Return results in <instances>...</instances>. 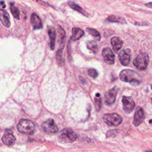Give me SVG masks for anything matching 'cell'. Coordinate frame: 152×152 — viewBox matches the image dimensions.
Returning <instances> with one entry per match:
<instances>
[{
    "instance_id": "3957f363",
    "label": "cell",
    "mask_w": 152,
    "mask_h": 152,
    "mask_svg": "<svg viewBox=\"0 0 152 152\" xmlns=\"http://www.w3.org/2000/svg\"><path fill=\"white\" fill-rule=\"evenodd\" d=\"M149 62L147 53L141 52L133 61L134 65L140 70H144L147 68Z\"/></svg>"
},
{
    "instance_id": "6da1fadb",
    "label": "cell",
    "mask_w": 152,
    "mask_h": 152,
    "mask_svg": "<svg viewBox=\"0 0 152 152\" xmlns=\"http://www.w3.org/2000/svg\"><path fill=\"white\" fill-rule=\"evenodd\" d=\"M120 79L124 82L130 83L135 85L139 84L141 82L140 75L134 71L124 69L119 74Z\"/></svg>"
},
{
    "instance_id": "9c48e42d",
    "label": "cell",
    "mask_w": 152,
    "mask_h": 152,
    "mask_svg": "<svg viewBox=\"0 0 152 152\" xmlns=\"http://www.w3.org/2000/svg\"><path fill=\"white\" fill-rule=\"evenodd\" d=\"M102 56L104 61L107 64L112 65L115 62V55L109 48H104L102 50Z\"/></svg>"
},
{
    "instance_id": "ac0fdd59",
    "label": "cell",
    "mask_w": 152,
    "mask_h": 152,
    "mask_svg": "<svg viewBox=\"0 0 152 152\" xmlns=\"http://www.w3.org/2000/svg\"><path fill=\"white\" fill-rule=\"evenodd\" d=\"M68 5H69V6L72 9H73L74 10H75V11H77L80 12L81 14H82L84 15H87V14H86V11H85L81 7H80V6L78 5L77 4H75L74 2H69V4H68Z\"/></svg>"
},
{
    "instance_id": "277c9868",
    "label": "cell",
    "mask_w": 152,
    "mask_h": 152,
    "mask_svg": "<svg viewBox=\"0 0 152 152\" xmlns=\"http://www.w3.org/2000/svg\"><path fill=\"white\" fill-rule=\"evenodd\" d=\"M77 134L71 129L65 128L61 131L59 140L61 142H72L76 140Z\"/></svg>"
},
{
    "instance_id": "4fadbf2b",
    "label": "cell",
    "mask_w": 152,
    "mask_h": 152,
    "mask_svg": "<svg viewBox=\"0 0 152 152\" xmlns=\"http://www.w3.org/2000/svg\"><path fill=\"white\" fill-rule=\"evenodd\" d=\"M31 24L34 30L40 29L43 26L40 18L35 13H33L31 15Z\"/></svg>"
},
{
    "instance_id": "52a82bcc",
    "label": "cell",
    "mask_w": 152,
    "mask_h": 152,
    "mask_svg": "<svg viewBox=\"0 0 152 152\" xmlns=\"http://www.w3.org/2000/svg\"><path fill=\"white\" fill-rule=\"evenodd\" d=\"M42 128L45 132L49 133H56L58 131V128L52 119H49L43 122Z\"/></svg>"
},
{
    "instance_id": "7402d4cb",
    "label": "cell",
    "mask_w": 152,
    "mask_h": 152,
    "mask_svg": "<svg viewBox=\"0 0 152 152\" xmlns=\"http://www.w3.org/2000/svg\"><path fill=\"white\" fill-rule=\"evenodd\" d=\"M94 102H95V106L97 110L100 109L101 107V99H100V95L99 93H97L96 95V97L94 98Z\"/></svg>"
},
{
    "instance_id": "484cf974",
    "label": "cell",
    "mask_w": 152,
    "mask_h": 152,
    "mask_svg": "<svg viewBox=\"0 0 152 152\" xmlns=\"http://www.w3.org/2000/svg\"><path fill=\"white\" fill-rule=\"evenodd\" d=\"M88 74L89 75V76H90L92 78H96L98 76V72L97 71L93 68H90L88 70Z\"/></svg>"
},
{
    "instance_id": "9a60e30c",
    "label": "cell",
    "mask_w": 152,
    "mask_h": 152,
    "mask_svg": "<svg viewBox=\"0 0 152 152\" xmlns=\"http://www.w3.org/2000/svg\"><path fill=\"white\" fill-rule=\"evenodd\" d=\"M110 43L113 49L115 52H118V50H119L123 45L122 40L118 37H113L111 39Z\"/></svg>"
},
{
    "instance_id": "83f0119b",
    "label": "cell",
    "mask_w": 152,
    "mask_h": 152,
    "mask_svg": "<svg viewBox=\"0 0 152 152\" xmlns=\"http://www.w3.org/2000/svg\"><path fill=\"white\" fill-rule=\"evenodd\" d=\"M1 6L2 9L5 8V2H4V1H1Z\"/></svg>"
},
{
    "instance_id": "7c38bea8",
    "label": "cell",
    "mask_w": 152,
    "mask_h": 152,
    "mask_svg": "<svg viewBox=\"0 0 152 152\" xmlns=\"http://www.w3.org/2000/svg\"><path fill=\"white\" fill-rule=\"evenodd\" d=\"M118 57L121 63L123 65H128L131 59V53L129 49H124L121 50L118 55Z\"/></svg>"
},
{
    "instance_id": "cb8c5ba5",
    "label": "cell",
    "mask_w": 152,
    "mask_h": 152,
    "mask_svg": "<svg viewBox=\"0 0 152 152\" xmlns=\"http://www.w3.org/2000/svg\"><path fill=\"white\" fill-rule=\"evenodd\" d=\"M87 31L93 36L94 37H99V38H100V33H99V31L94 29V28H87Z\"/></svg>"
},
{
    "instance_id": "2e32d148",
    "label": "cell",
    "mask_w": 152,
    "mask_h": 152,
    "mask_svg": "<svg viewBox=\"0 0 152 152\" xmlns=\"http://www.w3.org/2000/svg\"><path fill=\"white\" fill-rule=\"evenodd\" d=\"M48 31V34L50 40V48L52 50H53L55 49V43L56 40V31H55V29L52 27H49Z\"/></svg>"
},
{
    "instance_id": "5b68a950",
    "label": "cell",
    "mask_w": 152,
    "mask_h": 152,
    "mask_svg": "<svg viewBox=\"0 0 152 152\" xmlns=\"http://www.w3.org/2000/svg\"><path fill=\"white\" fill-rule=\"evenodd\" d=\"M104 122L109 126H118L120 125L122 121V117L116 113H107L103 117Z\"/></svg>"
},
{
    "instance_id": "603a6c76",
    "label": "cell",
    "mask_w": 152,
    "mask_h": 152,
    "mask_svg": "<svg viewBox=\"0 0 152 152\" xmlns=\"http://www.w3.org/2000/svg\"><path fill=\"white\" fill-rule=\"evenodd\" d=\"M59 41L61 43H64V39L65 36V32L63 28H62L60 26H59Z\"/></svg>"
},
{
    "instance_id": "5bb4252c",
    "label": "cell",
    "mask_w": 152,
    "mask_h": 152,
    "mask_svg": "<svg viewBox=\"0 0 152 152\" xmlns=\"http://www.w3.org/2000/svg\"><path fill=\"white\" fill-rule=\"evenodd\" d=\"M0 20L2 24L6 27H9L11 25L8 13L3 9L0 11Z\"/></svg>"
},
{
    "instance_id": "30bf717a",
    "label": "cell",
    "mask_w": 152,
    "mask_h": 152,
    "mask_svg": "<svg viewBox=\"0 0 152 152\" xmlns=\"http://www.w3.org/2000/svg\"><path fill=\"white\" fill-rule=\"evenodd\" d=\"M145 118L144 112L142 107H138L135 110L134 120H133V124L135 126H139L144 121Z\"/></svg>"
},
{
    "instance_id": "7a4b0ae2",
    "label": "cell",
    "mask_w": 152,
    "mask_h": 152,
    "mask_svg": "<svg viewBox=\"0 0 152 152\" xmlns=\"http://www.w3.org/2000/svg\"><path fill=\"white\" fill-rule=\"evenodd\" d=\"M17 128L19 132L27 135H31L35 131L34 123L28 119H21L17 124Z\"/></svg>"
},
{
    "instance_id": "f1b7e54d",
    "label": "cell",
    "mask_w": 152,
    "mask_h": 152,
    "mask_svg": "<svg viewBox=\"0 0 152 152\" xmlns=\"http://www.w3.org/2000/svg\"><path fill=\"white\" fill-rule=\"evenodd\" d=\"M145 6H147V7H148V8H152V2H148V3L146 4H145Z\"/></svg>"
},
{
    "instance_id": "8992f818",
    "label": "cell",
    "mask_w": 152,
    "mask_h": 152,
    "mask_svg": "<svg viewBox=\"0 0 152 152\" xmlns=\"http://www.w3.org/2000/svg\"><path fill=\"white\" fill-rule=\"evenodd\" d=\"M123 109L126 113H130L132 112L135 107V102L131 96H124L122 99Z\"/></svg>"
},
{
    "instance_id": "ba28073f",
    "label": "cell",
    "mask_w": 152,
    "mask_h": 152,
    "mask_svg": "<svg viewBox=\"0 0 152 152\" xmlns=\"http://www.w3.org/2000/svg\"><path fill=\"white\" fill-rule=\"evenodd\" d=\"M117 93L118 89L116 87H113L104 94V102L107 105H110L115 102Z\"/></svg>"
},
{
    "instance_id": "e0dca14e",
    "label": "cell",
    "mask_w": 152,
    "mask_h": 152,
    "mask_svg": "<svg viewBox=\"0 0 152 152\" xmlns=\"http://www.w3.org/2000/svg\"><path fill=\"white\" fill-rule=\"evenodd\" d=\"M84 34V31L80 28L74 27L72 30V36L71 39L73 41H75L81 38Z\"/></svg>"
},
{
    "instance_id": "d4e9b609",
    "label": "cell",
    "mask_w": 152,
    "mask_h": 152,
    "mask_svg": "<svg viewBox=\"0 0 152 152\" xmlns=\"http://www.w3.org/2000/svg\"><path fill=\"white\" fill-rule=\"evenodd\" d=\"M56 59L58 64H62L64 63V60L62 58V50L59 49L56 52Z\"/></svg>"
},
{
    "instance_id": "d6986e66",
    "label": "cell",
    "mask_w": 152,
    "mask_h": 152,
    "mask_svg": "<svg viewBox=\"0 0 152 152\" xmlns=\"http://www.w3.org/2000/svg\"><path fill=\"white\" fill-rule=\"evenodd\" d=\"M87 47L94 53H96L98 50V46L95 41H88L87 42Z\"/></svg>"
},
{
    "instance_id": "ffe728a7",
    "label": "cell",
    "mask_w": 152,
    "mask_h": 152,
    "mask_svg": "<svg viewBox=\"0 0 152 152\" xmlns=\"http://www.w3.org/2000/svg\"><path fill=\"white\" fill-rule=\"evenodd\" d=\"M10 9H11V13L12 14V15L14 16V17L16 19L19 20L20 19V12H19V10L17 8V7H16L14 5V3L11 2L10 3Z\"/></svg>"
},
{
    "instance_id": "f546056e",
    "label": "cell",
    "mask_w": 152,
    "mask_h": 152,
    "mask_svg": "<svg viewBox=\"0 0 152 152\" xmlns=\"http://www.w3.org/2000/svg\"><path fill=\"white\" fill-rule=\"evenodd\" d=\"M145 152H152V150H145Z\"/></svg>"
},
{
    "instance_id": "44dd1931",
    "label": "cell",
    "mask_w": 152,
    "mask_h": 152,
    "mask_svg": "<svg viewBox=\"0 0 152 152\" xmlns=\"http://www.w3.org/2000/svg\"><path fill=\"white\" fill-rule=\"evenodd\" d=\"M110 22H118V23H125V20L122 18L115 16V15H110L109 16L107 19Z\"/></svg>"
},
{
    "instance_id": "4316f807",
    "label": "cell",
    "mask_w": 152,
    "mask_h": 152,
    "mask_svg": "<svg viewBox=\"0 0 152 152\" xmlns=\"http://www.w3.org/2000/svg\"><path fill=\"white\" fill-rule=\"evenodd\" d=\"M119 133L118 130L116 129H113V130H110L109 131L107 132L106 135L107 137H115Z\"/></svg>"
},
{
    "instance_id": "8fae6325",
    "label": "cell",
    "mask_w": 152,
    "mask_h": 152,
    "mask_svg": "<svg viewBox=\"0 0 152 152\" xmlns=\"http://www.w3.org/2000/svg\"><path fill=\"white\" fill-rule=\"evenodd\" d=\"M1 140L2 142L8 146H11L14 145L16 141L15 136L13 135L11 131H6L2 137Z\"/></svg>"
}]
</instances>
